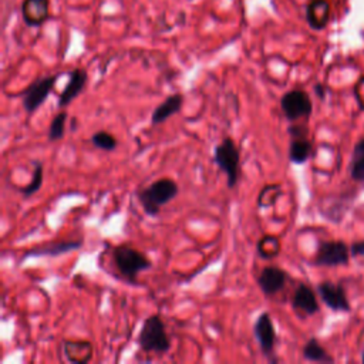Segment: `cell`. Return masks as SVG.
Returning a JSON list of instances; mask_svg holds the SVG:
<instances>
[{
	"mask_svg": "<svg viewBox=\"0 0 364 364\" xmlns=\"http://www.w3.org/2000/svg\"><path fill=\"white\" fill-rule=\"evenodd\" d=\"M180 192L177 182L171 178H161L137 192V198L148 216H157L161 208L171 202Z\"/></svg>",
	"mask_w": 364,
	"mask_h": 364,
	"instance_id": "6da1fadb",
	"label": "cell"
},
{
	"mask_svg": "<svg viewBox=\"0 0 364 364\" xmlns=\"http://www.w3.org/2000/svg\"><path fill=\"white\" fill-rule=\"evenodd\" d=\"M137 341L140 348L145 353L162 355L171 350V340L160 314H151L144 320Z\"/></svg>",
	"mask_w": 364,
	"mask_h": 364,
	"instance_id": "7a4b0ae2",
	"label": "cell"
},
{
	"mask_svg": "<svg viewBox=\"0 0 364 364\" xmlns=\"http://www.w3.org/2000/svg\"><path fill=\"white\" fill-rule=\"evenodd\" d=\"M113 259L118 272L133 283L141 272L148 270L153 266L150 258L145 253L127 245L116 246L113 249Z\"/></svg>",
	"mask_w": 364,
	"mask_h": 364,
	"instance_id": "3957f363",
	"label": "cell"
},
{
	"mask_svg": "<svg viewBox=\"0 0 364 364\" xmlns=\"http://www.w3.org/2000/svg\"><path fill=\"white\" fill-rule=\"evenodd\" d=\"M214 162L222 172H225L228 188H235L241 177V151L232 138L225 137L215 147Z\"/></svg>",
	"mask_w": 364,
	"mask_h": 364,
	"instance_id": "277c9868",
	"label": "cell"
},
{
	"mask_svg": "<svg viewBox=\"0 0 364 364\" xmlns=\"http://www.w3.org/2000/svg\"><path fill=\"white\" fill-rule=\"evenodd\" d=\"M60 76H46L35 80L28 89L23 90L22 99H23V109L28 114L36 113L48 100L52 90L55 89V84Z\"/></svg>",
	"mask_w": 364,
	"mask_h": 364,
	"instance_id": "5b68a950",
	"label": "cell"
},
{
	"mask_svg": "<svg viewBox=\"0 0 364 364\" xmlns=\"http://www.w3.org/2000/svg\"><path fill=\"white\" fill-rule=\"evenodd\" d=\"M280 109L287 121L306 118L313 111L310 96L302 89H293L280 99Z\"/></svg>",
	"mask_w": 364,
	"mask_h": 364,
	"instance_id": "8992f818",
	"label": "cell"
},
{
	"mask_svg": "<svg viewBox=\"0 0 364 364\" xmlns=\"http://www.w3.org/2000/svg\"><path fill=\"white\" fill-rule=\"evenodd\" d=\"M350 246H347L343 241H324L320 242L316 256L314 265L317 266H344L350 259Z\"/></svg>",
	"mask_w": 364,
	"mask_h": 364,
	"instance_id": "52a82bcc",
	"label": "cell"
},
{
	"mask_svg": "<svg viewBox=\"0 0 364 364\" xmlns=\"http://www.w3.org/2000/svg\"><path fill=\"white\" fill-rule=\"evenodd\" d=\"M253 333H255V337L258 340L262 354L265 357H268L270 361H277L276 358H273V354H275L273 351H275L277 337H276L275 324L268 311H262L258 316V319L253 324Z\"/></svg>",
	"mask_w": 364,
	"mask_h": 364,
	"instance_id": "ba28073f",
	"label": "cell"
},
{
	"mask_svg": "<svg viewBox=\"0 0 364 364\" xmlns=\"http://www.w3.org/2000/svg\"><path fill=\"white\" fill-rule=\"evenodd\" d=\"M317 293L323 303L333 311H343L347 313L351 310V304L346 294V290L341 285L333 283L330 280H324L319 283Z\"/></svg>",
	"mask_w": 364,
	"mask_h": 364,
	"instance_id": "9c48e42d",
	"label": "cell"
},
{
	"mask_svg": "<svg viewBox=\"0 0 364 364\" xmlns=\"http://www.w3.org/2000/svg\"><path fill=\"white\" fill-rule=\"evenodd\" d=\"M287 273L273 265L265 266L258 276V286L266 297H272L282 292L287 282Z\"/></svg>",
	"mask_w": 364,
	"mask_h": 364,
	"instance_id": "30bf717a",
	"label": "cell"
},
{
	"mask_svg": "<svg viewBox=\"0 0 364 364\" xmlns=\"http://www.w3.org/2000/svg\"><path fill=\"white\" fill-rule=\"evenodd\" d=\"M87 80H89V75L84 69L79 67V69L72 70L69 73V82L59 96L57 107L59 109L69 107L84 92Z\"/></svg>",
	"mask_w": 364,
	"mask_h": 364,
	"instance_id": "8fae6325",
	"label": "cell"
},
{
	"mask_svg": "<svg viewBox=\"0 0 364 364\" xmlns=\"http://www.w3.org/2000/svg\"><path fill=\"white\" fill-rule=\"evenodd\" d=\"M21 9L28 26L40 28L50 18V0H23Z\"/></svg>",
	"mask_w": 364,
	"mask_h": 364,
	"instance_id": "7c38bea8",
	"label": "cell"
},
{
	"mask_svg": "<svg viewBox=\"0 0 364 364\" xmlns=\"http://www.w3.org/2000/svg\"><path fill=\"white\" fill-rule=\"evenodd\" d=\"M292 307L303 316H313L320 310L317 296L310 286L300 283L292 296Z\"/></svg>",
	"mask_w": 364,
	"mask_h": 364,
	"instance_id": "4fadbf2b",
	"label": "cell"
},
{
	"mask_svg": "<svg viewBox=\"0 0 364 364\" xmlns=\"http://www.w3.org/2000/svg\"><path fill=\"white\" fill-rule=\"evenodd\" d=\"M83 245L82 241H59V242H52L43 246H38L33 249H29L25 255L23 259L28 258H43V256H60L73 250L80 249Z\"/></svg>",
	"mask_w": 364,
	"mask_h": 364,
	"instance_id": "5bb4252c",
	"label": "cell"
},
{
	"mask_svg": "<svg viewBox=\"0 0 364 364\" xmlns=\"http://www.w3.org/2000/svg\"><path fill=\"white\" fill-rule=\"evenodd\" d=\"M184 106V96L177 93L168 96L160 106L155 107V110L151 114V124L160 126L164 124L167 120H170L172 116L178 114Z\"/></svg>",
	"mask_w": 364,
	"mask_h": 364,
	"instance_id": "9a60e30c",
	"label": "cell"
},
{
	"mask_svg": "<svg viewBox=\"0 0 364 364\" xmlns=\"http://www.w3.org/2000/svg\"><path fill=\"white\" fill-rule=\"evenodd\" d=\"M330 18V5L327 0H311L306 9V21L314 31H321L327 26Z\"/></svg>",
	"mask_w": 364,
	"mask_h": 364,
	"instance_id": "2e32d148",
	"label": "cell"
},
{
	"mask_svg": "<svg viewBox=\"0 0 364 364\" xmlns=\"http://www.w3.org/2000/svg\"><path fill=\"white\" fill-rule=\"evenodd\" d=\"M311 154H313V144L307 138V136L292 137V141L289 145V160L292 164L302 165L309 161Z\"/></svg>",
	"mask_w": 364,
	"mask_h": 364,
	"instance_id": "e0dca14e",
	"label": "cell"
},
{
	"mask_svg": "<svg viewBox=\"0 0 364 364\" xmlns=\"http://www.w3.org/2000/svg\"><path fill=\"white\" fill-rule=\"evenodd\" d=\"M303 358L311 363H333V357L327 353V350L319 343L317 338L311 337L306 341L302 348Z\"/></svg>",
	"mask_w": 364,
	"mask_h": 364,
	"instance_id": "ac0fdd59",
	"label": "cell"
},
{
	"mask_svg": "<svg viewBox=\"0 0 364 364\" xmlns=\"http://www.w3.org/2000/svg\"><path fill=\"white\" fill-rule=\"evenodd\" d=\"M350 177L355 182H364V138L358 140L354 145L350 162Z\"/></svg>",
	"mask_w": 364,
	"mask_h": 364,
	"instance_id": "d6986e66",
	"label": "cell"
},
{
	"mask_svg": "<svg viewBox=\"0 0 364 364\" xmlns=\"http://www.w3.org/2000/svg\"><path fill=\"white\" fill-rule=\"evenodd\" d=\"M43 178H45V171H43V164L40 161H36L35 162V171H33V175H32V180L31 182L21 188V194L25 197V198H31L33 197L35 194H38L43 185Z\"/></svg>",
	"mask_w": 364,
	"mask_h": 364,
	"instance_id": "ffe728a7",
	"label": "cell"
},
{
	"mask_svg": "<svg viewBox=\"0 0 364 364\" xmlns=\"http://www.w3.org/2000/svg\"><path fill=\"white\" fill-rule=\"evenodd\" d=\"M67 118H69V114L66 111H60L59 114L55 116V118L52 120V123L49 126V131H48V138L50 143L59 141L65 137Z\"/></svg>",
	"mask_w": 364,
	"mask_h": 364,
	"instance_id": "44dd1931",
	"label": "cell"
},
{
	"mask_svg": "<svg viewBox=\"0 0 364 364\" xmlns=\"http://www.w3.org/2000/svg\"><path fill=\"white\" fill-rule=\"evenodd\" d=\"M92 144L99 150L110 153V151H114L117 148L118 141L113 134L101 130V131H97L92 136Z\"/></svg>",
	"mask_w": 364,
	"mask_h": 364,
	"instance_id": "7402d4cb",
	"label": "cell"
},
{
	"mask_svg": "<svg viewBox=\"0 0 364 364\" xmlns=\"http://www.w3.org/2000/svg\"><path fill=\"white\" fill-rule=\"evenodd\" d=\"M350 255L354 258H364V241H357L350 245Z\"/></svg>",
	"mask_w": 364,
	"mask_h": 364,
	"instance_id": "603a6c76",
	"label": "cell"
},
{
	"mask_svg": "<svg viewBox=\"0 0 364 364\" xmlns=\"http://www.w3.org/2000/svg\"><path fill=\"white\" fill-rule=\"evenodd\" d=\"M314 93H316V96H317L320 100H324L326 93H324V87H323L321 84H316V86H314Z\"/></svg>",
	"mask_w": 364,
	"mask_h": 364,
	"instance_id": "cb8c5ba5",
	"label": "cell"
},
{
	"mask_svg": "<svg viewBox=\"0 0 364 364\" xmlns=\"http://www.w3.org/2000/svg\"><path fill=\"white\" fill-rule=\"evenodd\" d=\"M361 361L364 363V348H363V354H361Z\"/></svg>",
	"mask_w": 364,
	"mask_h": 364,
	"instance_id": "d4e9b609",
	"label": "cell"
}]
</instances>
